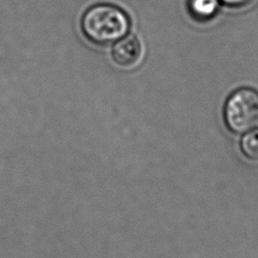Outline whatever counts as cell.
<instances>
[{
    "instance_id": "obj_1",
    "label": "cell",
    "mask_w": 258,
    "mask_h": 258,
    "mask_svg": "<svg viewBox=\"0 0 258 258\" xmlns=\"http://www.w3.org/2000/svg\"><path fill=\"white\" fill-rule=\"evenodd\" d=\"M131 28L129 14L120 6L101 2L89 6L80 19L84 37L99 46L110 45L127 35Z\"/></svg>"
},
{
    "instance_id": "obj_2",
    "label": "cell",
    "mask_w": 258,
    "mask_h": 258,
    "mask_svg": "<svg viewBox=\"0 0 258 258\" xmlns=\"http://www.w3.org/2000/svg\"><path fill=\"white\" fill-rule=\"evenodd\" d=\"M223 122L233 134H243L258 124V90L240 87L229 94L222 110Z\"/></svg>"
},
{
    "instance_id": "obj_3",
    "label": "cell",
    "mask_w": 258,
    "mask_h": 258,
    "mask_svg": "<svg viewBox=\"0 0 258 258\" xmlns=\"http://www.w3.org/2000/svg\"><path fill=\"white\" fill-rule=\"evenodd\" d=\"M142 54V46L138 37L134 34H127L113 43L111 57L113 61L122 68L135 66Z\"/></svg>"
},
{
    "instance_id": "obj_4",
    "label": "cell",
    "mask_w": 258,
    "mask_h": 258,
    "mask_svg": "<svg viewBox=\"0 0 258 258\" xmlns=\"http://www.w3.org/2000/svg\"><path fill=\"white\" fill-rule=\"evenodd\" d=\"M220 3V0H187V9L194 19L204 22L217 15Z\"/></svg>"
},
{
    "instance_id": "obj_5",
    "label": "cell",
    "mask_w": 258,
    "mask_h": 258,
    "mask_svg": "<svg viewBox=\"0 0 258 258\" xmlns=\"http://www.w3.org/2000/svg\"><path fill=\"white\" fill-rule=\"evenodd\" d=\"M239 148L245 159L251 162H258V126L242 134L239 141Z\"/></svg>"
},
{
    "instance_id": "obj_6",
    "label": "cell",
    "mask_w": 258,
    "mask_h": 258,
    "mask_svg": "<svg viewBox=\"0 0 258 258\" xmlns=\"http://www.w3.org/2000/svg\"><path fill=\"white\" fill-rule=\"evenodd\" d=\"M253 0H220L221 3L233 8H240L249 5Z\"/></svg>"
}]
</instances>
